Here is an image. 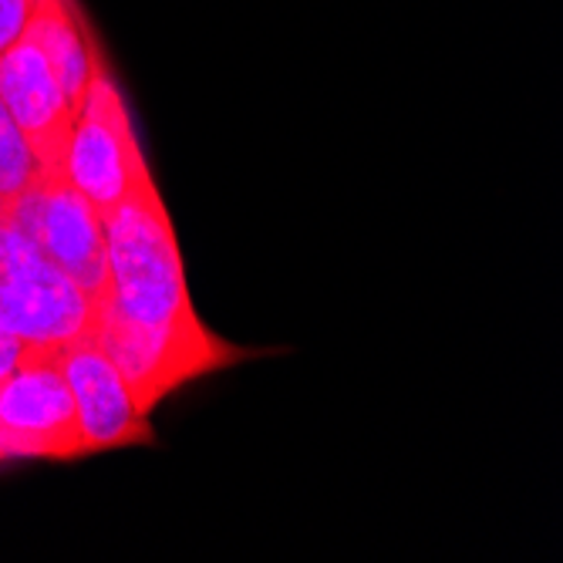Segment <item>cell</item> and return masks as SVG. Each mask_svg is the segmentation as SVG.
<instances>
[{"label": "cell", "mask_w": 563, "mask_h": 563, "mask_svg": "<svg viewBox=\"0 0 563 563\" xmlns=\"http://www.w3.org/2000/svg\"><path fill=\"white\" fill-rule=\"evenodd\" d=\"M109 250V290L101 294L142 324L192 321L183 257L156 183H145L101 220Z\"/></svg>", "instance_id": "6da1fadb"}, {"label": "cell", "mask_w": 563, "mask_h": 563, "mask_svg": "<svg viewBox=\"0 0 563 563\" xmlns=\"http://www.w3.org/2000/svg\"><path fill=\"white\" fill-rule=\"evenodd\" d=\"M91 341L122 375L139 412H148L163 395L240 357V351L207 331L199 318L183 324H142L106 297L95 300Z\"/></svg>", "instance_id": "7a4b0ae2"}, {"label": "cell", "mask_w": 563, "mask_h": 563, "mask_svg": "<svg viewBox=\"0 0 563 563\" xmlns=\"http://www.w3.org/2000/svg\"><path fill=\"white\" fill-rule=\"evenodd\" d=\"M0 328L31 347L58 351L95 328V300L8 223L0 230Z\"/></svg>", "instance_id": "3957f363"}, {"label": "cell", "mask_w": 563, "mask_h": 563, "mask_svg": "<svg viewBox=\"0 0 563 563\" xmlns=\"http://www.w3.org/2000/svg\"><path fill=\"white\" fill-rule=\"evenodd\" d=\"M65 173L68 183L91 202L101 220L135 189L152 183L125 98L109 68L95 75L85 95V106L75 115Z\"/></svg>", "instance_id": "277c9868"}, {"label": "cell", "mask_w": 563, "mask_h": 563, "mask_svg": "<svg viewBox=\"0 0 563 563\" xmlns=\"http://www.w3.org/2000/svg\"><path fill=\"white\" fill-rule=\"evenodd\" d=\"M0 220L37 243L44 257L62 267L91 300L109 290L106 227L68 176H41L14 202L0 207Z\"/></svg>", "instance_id": "5b68a950"}, {"label": "cell", "mask_w": 563, "mask_h": 563, "mask_svg": "<svg viewBox=\"0 0 563 563\" xmlns=\"http://www.w3.org/2000/svg\"><path fill=\"white\" fill-rule=\"evenodd\" d=\"M81 432L58 347H24L11 375L0 378V459L78 455Z\"/></svg>", "instance_id": "8992f818"}, {"label": "cell", "mask_w": 563, "mask_h": 563, "mask_svg": "<svg viewBox=\"0 0 563 563\" xmlns=\"http://www.w3.org/2000/svg\"><path fill=\"white\" fill-rule=\"evenodd\" d=\"M0 101L34 152L41 176H68L65 163L75 119L44 51L31 37H21L0 55Z\"/></svg>", "instance_id": "52a82bcc"}, {"label": "cell", "mask_w": 563, "mask_h": 563, "mask_svg": "<svg viewBox=\"0 0 563 563\" xmlns=\"http://www.w3.org/2000/svg\"><path fill=\"white\" fill-rule=\"evenodd\" d=\"M62 368L75 398L85 452L119 449L152 439L145 412H139L122 375L106 357V351L91 341V334L62 347Z\"/></svg>", "instance_id": "ba28073f"}, {"label": "cell", "mask_w": 563, "mask_h": 563, "mask_svg": "<svg viewBox=\"0 0 563 563\" xmlns=\"http://www.w3.org/2000/svg\"><path fill=\"white\" fill-rule=\"evenodd\" d=\"M24 37H31L44 51V58L68 101V112L75 119L85 106V95L95 75L106 71V62H101V51L91 37V27L78 8V0H37V11Z\"/></svg>", "instance_id": "9c48e42d"}, {"label": "cell", "mask_w": 563, "mask_h": 563, "mask_svg": "<svg viewBox=\"0 0 563 563\" xmlns=\"http://www.w3.org/2000/svg\"><path fill=\"white\" fill-rule=\"evenodd\" d=\"M37 179H41V166L34 159V152L27 148L21 129L4 109V101H0V207L14 202Z\"/></svg>", "instance_id": "30bf717a"}, {"label": "cell", "mask_w": 563, "mask_h": 563, "mask_svg": "<svg viewBox=\"0 0 563 563\" xmlns=\"http://www.w3.org/2000/svg\"><path fill=\"white\" fill-rule=\"evenodd\" d=\"M37 11V0H0V55L18 44Z\"/></svg>", "instance_id": "8fae6325"}, {"label": "cell", "mask_w": 563, "mask_h": 563, "mask_svg": "<svg viewBox=\"0 0 563 563\" xmlns=\"http://www.w3.org/2000/svg\"><path fill=\"white\" fill-rule=\"evenodd\" d=\"M24 341H18L11 331H4L0 328V378L4 375H11L14 368H18V362H21V354H24Z\"/></svg>", "instance_id": "7c38bea8"}, {"label": "cell", "mask_w": 563, "mask_h": 563, "mask_svg": "<svg viewBox=\"0 0 563 563\" xmlns=\"http://www.w3.org/2000/svg\"><path fill=\"white\" fill-rule=\"evenodd\" d=\"M0 230H4V220H0Z\"/></svg>", "instance_id": "4fadbf2b"}]
</instances>
